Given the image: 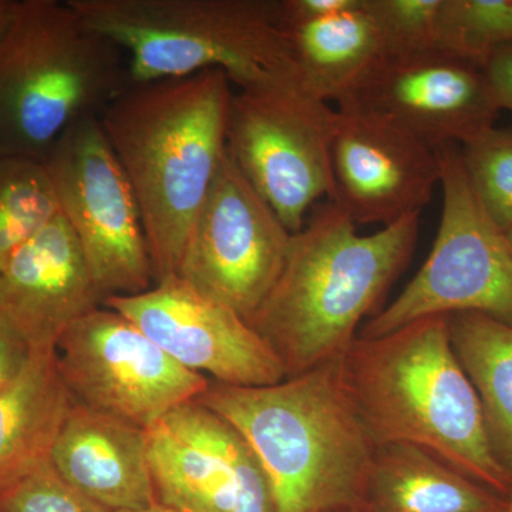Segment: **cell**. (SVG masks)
<instances>
[{
    "mask_svg": "<svg viewBox=\"0 0 512 512\" xmlns=\"http://www.w3.org/2000/svg\"><path fill=\"white\" fill-rule=\"evenodd\" d=\"M420 214L360 235L335 202L313 208L293 234L274 288L248 320L279 357L286 377L338 359L365 319L379 313L412 259Z\"/></svg>",
    "mask_w": 512,
    "mask_h": 512,
    "instance_id": "1",
    "label": "cell"
},
{
    "mask_svg": "<svg viewBox=\"0 0 512 512\" xmlns=\"http://www.w3.org/2000/svg\"><path fill=\"white\" fill-rule=\"evenodd\" d=\"M232 83L220 70L130 84L100 123L136 194L154 284L177 276L222 161Z\"/></svg>",
    "mask_w": 512,
    "mask_h": 512,
    "instance_id": "2",
    "label": "cell"
},
{
    "mask_svg": "<svg viewBox=\"0 0 512 512\" xmlns=\"http://www.w3.org/2000/svg\"><path fill=\"white\" fill-rule=\"evenodd\" d=\"M340 377L373 441L423 448L508 498L512 477L495 460L476 390L458 363L447 316H427L357 338Z\"/></svg>",
    "mask_w": 512,
    "mask_h": 512,
    "instance_id": "3",
    "label": "cell"
},
{
    "mask_svg": "<svg viewBox=\"0 0 512 512\" xmlns=\"http://www.w3.org/2000/svg\"><path fill=\"white\" fill-rule=\"evenodd\" d=\"M339 360L269 386L210 382L197 399L254 451L276 512L362 504L377 444L343 387Z\"/></svg>",
    "mask_w": 512,
    "mask_h": 512,
    "instance_id": "4",
    "label": "cell"
},
{
    "mask_svg": "<svg viewBox=\"0 0 512 512\" xmlns=\"http://www.w3.org/2000/svg\"><path fill=\"white\" fill-rule=\"evenodd\" d=\"M126 55L131 84L220 70L239 90L301 86L278 0H67Z\"/></svg>",
    "mask_w": 512,
    "mask_h": 512,
    "instance_id": "5",
    "label": "cell"
},
{
    "mask_svg": "<svg viewBox=\"0 0 512 512\" xmlns=\"http://www.w3.org/2000/svg\"><path fill=\"white\" fill-rule=\"evenodd\" d=\"M130 84L126 55L67 0H20L0 40V158L43 161Z\"/></svg>",
    "mask_w": 512,
    "mask_h": 512,
    "instance_id": "6",
    "label": "cell"
},
{
    "mask_svg": "<svg viewBox=\"0 0 512 512\" xmlns=\"http://www.w3.org/2000/svg\"><path fill=\"white\" fill-rule=\"evenodd\" d=\"M443 210L426 262L402 293L367 320L377 338L427 316L477 312L512 326V248L468 183L460 146L439 148Z\"/></svg>",
    "mask_w": 512,
    "mask_h": 512,
    "instance_id": "7",
    "label": "cell"
},
{
    "mask_svg": "<svg viewBox=\"0 0 512 512\" xmlns=\"http://www.w3.org/2000/svg\"><path fill=\"white\" fill-rule=\"evenodd\" d=\"M62 217L104 296H131L154 286L136 194L111 148L100 117L74 123L43 158Z\"/></svg>",
    "mask_w": 512,
    "mask_h": 512,
    "instance_id": "8",
    "label": "cell"
},
{
    "mask_svg": "<svg viewBox=\"0 0 512 512\" xmlns=\"http://www.w3.org/2000/svg\"><path fill=\"white\" fill-rule=\"evenodd\" d=\"M335 107L302 87H258L234 93L229 156L291 234L322 200L335 197L330 131Z\"/></svg>",
    "mask_w": 512,
    "mask_h": 512,
    "instance_id": "9",
    "label": "cell"
},
{
    "mask_svg": "<svg viewBox=\"0 0 512 512\" xmlns=\"http://www.w3.org/2000/svg\"><path fill=\"white\" fill-rule=\"evenodd\" d=\"M56 357L74 402L144 430L197 400L211 382L178 365L130 319L106 306L70 326Z\"/></svg>",
    "mask_w": 512,
    "mask_h": 512,
    "instance_id": "10",
    "label": "cell"
},
{
    "mask_svg": "<svg viewBox=\"0 0 512 512\" xmlns=\"http://www.w3.org/2000/svg\"><path fill=\"white\" fill-rule=\"evenodd\" d=\"M292 237L227 148L192 224L177 276L249 320L278 281Z\"/></svg>",
    "mask_w": 512,
    "mask_h": 512,
    "instance_id": "11",
    "label": "cell"
},
{
    "mask_svg": "<svg viewBox=\"0 0 512 512\" xmlns=\"http://www.w3.org/2000/svg\"><path fill=\"white\" fill-rule=\"evenodd\" d=\"M147 446L158 504L180 512H276L247 441L197 400L151 426Z\"/></svg>",
    "mask_w": 512,
    "mask_h": 512,
    "instance_id": "12",
    "label": "cell"
},
{
    "mask_svg": "<svg viewBox=\"0 0 512 512\" xmlns=\"http://www.w3.org/2000/svg\"><path fill=\"white\" fill-rule=\"evenodd\" d=\"M335 107L387 121L433 148L467 143L501 111L481 67L440 50L386 53Z\"/></svg>",
    "mask_w": 512,
    "mask_h": 512,
    "instance_id": "13",
    "label": "cell"
},
{
    "mask_svg": "<svg viewBox=\"0 0 512 512\" xmlns=\"http://www.w3.org/2000/svg\"><path fill=\"white\" fill-rule=\"evenodd\" d=\"M103 306L130 319L178 365L228 386H269L286 379L281 360L248 320L178 276L147 292L110 296Z\"/></svg>",
    "mask_w": 512,
    "mask_h": 512,
    "instance_id": "14",
    "label": "cell"
},
{
    "mask_svg": "<svg viewBox=\"0 0 512 512\" xmlns=\"http://www.w3.org/2000/svg\"><path fill=\"white\" fill-rule=\"evenodd\" d=\"M335 202L357 225L396 224L440 187L439 148L370 114L335 107L330 131Z\"/></svg>",
    "mask_w": 512,
    "mask_h": 512,
    "instance_id": "15",
    "label": "cell"
},
{
    "mask_svg": "<svg viewBox=\"0 0 512 512\" xmlns=\"http://www.w3.org/2000/svg\"><path fill=\"white\" fill-rule=\"evenodd\" d=\"M103 303L62 214L0 269V315L32 352H55L70 326Z\"/></svg>",
    "mask_w": 512,
    "mask_h": 512,
    "instance_id": "16",
    "label": "cell"
},
{
    "mask_svg": "<svg viewBox=\"0 0 512 512\" xmlns=\"http://www.w3.org/2000/svg\"><path fill=\"white\" fill-rule=\"evenodd\" d=\"M49 461L70 487L111 512L158 504L147 430L128 421L74 402Z\"/></svg>",
    "mask_w": 512,
    "mask_h": 512,
    "instance_id": "17",
    "label": "cell"
},
{
    "mask_svg": "<svg viewBox=\"0 0 512 512\" xmlns=\"http://www.w3.org/2000/svg\"><path fill=\"white\" fill-rule=\"evenodd\" d=\"M367 512H505L508 498L494 493L412 446H377L360 507Z\"/></svg>",
    "mask_w": 512,
    "mask_h": 512,
    "instance_id": "18",
    "label": "cell"
},
{
    "mask_svg": "<svg viewBox=\"0 0 512 512\" xmlns=\"http://www.w3.org/2000/svg\"><path fill=\"white\" fill-rule=\"evenodd\" d=\"M302 89L338 106L387 46L366 0L329 18L282 22Z\"/></svg>",
    "mask_w": 512,
    "mask_h": 512,
    "instance_id": "19",
    "label": "cell"
},
{
    "mask_svg": "<svg viewBox=\"0 0 512 512\" xmlns=\"http://www.w3.org/2000/svg\"><path fill=\"white\" fill-rule=\"evenodd\" d=\"M74 400L55 352H32L19 376L0 392V491L50 458Z\"/></svg>",
    "mask_w": 512,
    "mask_h": 512,
    "instance_id": "20",
    "label": "cell"
},
{
    "mask_svg": "<svg viewBox=\"0 0 512 512\" xmlns=\"http://www.w3.org/2000/svg\"><path fill=\"white\" fill-rule=\"evenodd\" d=\"M447 318L451 346L480 400L491 451L512 477V326L477 312Z\"/></svg>",
    "mask_w": 512,
    "mask_h": 512,
    "instance_id": "21",
    "label": "cell"
},
{
    "mask_svg": "<svg viewBox=\"0 0 512 512\" xmlns=\"http://www.w3.org/2000/svg\"><path fill=\"white\" fill-rule=\"evenodd\" d=\"M60 214L59 197L43 161L0 158V269Z\"/></svg>",
    "mask_w": 512,
    "mask_h": 512,
    "instance_id": "22",
    "label": "cell"
},
{
    "mask_svg": "<svg viewBox=\"0 0 512 512\" xmlns=\"http://www.w3.org/2000/svg\"><path fill=\"white\" fill-rule=\"evenodd\" d=\"M512 45V0H444L440 52L483 66Z\"/></svg>",
    "mask_w": 512,
    "mask_h": 512,
    "instance_id": "23",
    "label": "cell"
},
{
    "mask_svg": "<svg viewBox=\"0 0 512 512\" xmlns=\"http://www.w3.org/2000/svg\"><path fill=\"white\" fill-rule=\"evenodd\" d=\"M468 183L498 228H512V128L491 127L460 146Z\"/></svg>",
    "mask_w": 512,
    "mask_h": 512,
    "instance_id": "24",
    "label": "cell"
},
{
    "mask_svg": "<svg viewBox=\"0 0 512 512\" xmlns=\"http://www.w3.org/2000/svg\"><path fill=\"white\" fill-rule=\"evenodd\" d=\"M387 53L439 50L444 0H366Z\"/></svg>",
    "mask_w": 512,
    "mask_h": 512,
    "instance_id": "25",
    "label": "cell"
},
{
    "mask_svg": "<svg viewBox=\"0 0 512 512\" xmlns=\"http://www.w3.org/2000/svg\"><path fill=\"white\" fill-rule=\"evenodd\" d=\"M0 512L111 511L70 487L46 461L0 491Z\"/></svg>",
    "mask_w": 512,
    "mask_h": 512,
    "instance_id": "26",
    "label": "cell"
},
{
    "mask_svg": "<svg viewBox=\"0 0 512 512\" xmlns=\"http://www.w3.org/2000/svg\"><path fill=\"white\" fill-rule=\"evenodd\" d=\"M30 355L32 349L28 342L0 315V392L19 376Z\"/></svg>",
    "mask_w": 512,
    "mask_h": 512,
    "instance_id": "27",
    "label": "cell"
},
{
    "mask_svg": "<svg viewBox=\"0 0 512 512\" xmlns=\"http://www.w3.org/2000/svg\"><path fill=\"white\" fill-rule=\"evenodd\" d=\"M498 109L512 113V45L495 50L481 66Z\"/></svg>",
    "mask_w": 512,
    "mask_h": 512,
    "instance_id": "28",
    "label": "cell"
},
{
    "mask_svg": "<svg viewBox=\"0 0 512 512\" xmlns=\"http://www.w3.org/2000/svg\"><path fill=\"white\" fill-rule=\"evenodd\" d=\"M282 22L329 18L352 9L359 0H278Z\"/></svg>",
    "mask_w": 512,
    "mask_h": 512,
    "instance_id": "29",
    "label": "cell"
},
{
    "mask_svg": "<svg viewBox=\"0 0 512 512\" xmlns=\"http://www.w3.org/2000/svg\"><path fill=\"white\" fill-rule=\"evenodd\" d=\"M20 0H0V40L5 36L10 23L15 18Z\"/></svg>",
    "mask_w": 512,
    "mask_h": 512,
    "instance_id": "30",
    "label": "cell"
},
{
    "mask_svg": "<svg viewBox=\"0 0 512 512\" xmlns=\"http://www.w3.org/2000/svg\"><path fill=\"white\" fill-rule=\"evenodd\" d=\"M126 512H180V511H175V510H173V508L165 507V505L156 504V505H153V507L144 508V510L126 511Z\"/></svg>",
    "mask_w": 512,
    "mask_h": 512,
    "instance_id": "31",
    "label": "cell"
},
{
    "mask_svg": "<svg viewBox=\"0 0 512 512\" xmlns=\"http://www.w3.org/2000/svg\"><path fill=\"white\" fill-rule=\"evenodd\" d=\"M328 512H367L362 510V508L349 507V508H338V510H332Z\"/></svg>",
    "mask_w": 512,
    "mask_h": 512,
    "instance_id": "32",
    "label": "cell"
},
{
    "mask_svg": "<svg viewBox=\"0 0 512 512\" xmlns=\"http://www.w3.org/2000/svg\"><path fill=\"white\" fill-rule=\"evenodd\" d=\"M505 512H512V487L510 491V495H508V508Z\"/></svg>",
    "mask_w": 512,
    "mask_h": 512,
    "instance_id": "33",
    "label": "cell"
},
{
    "mask_svg": "<svg viewBox=\"0 0 512 512\" xmlns=\"http://www.w3.org/2000/svg\"><path fill=\"white\" fill-rule=\"evenodd\" d=\"M505 235H507L508 242H510L512 248V228L508 229V231L505 232Z\"/></svg>",
    "mask_w": 512,
    "mask_h": 512,
    "instance_id": "34",
    "label": "cell"
}]
</instances>
